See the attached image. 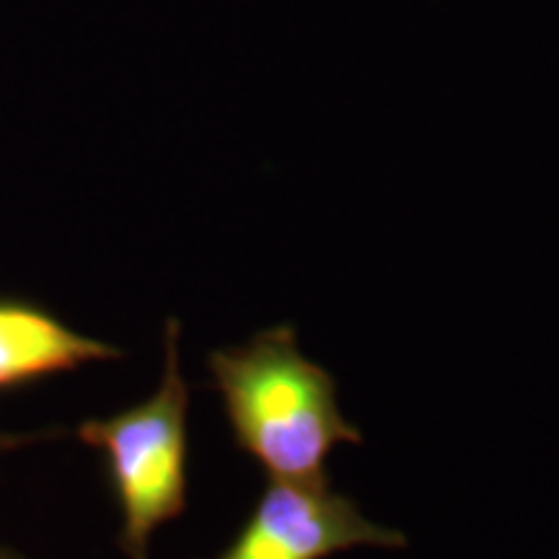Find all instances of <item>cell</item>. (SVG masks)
<instances>
[{"label":"cell","instance_id":"cell-6","mask_svg":"<svg viewBox=\"0 0 559 559\" xmlns=\"http://www.w3.org/2000/svg\"><path fill=\"white\" fill-rule=\"evenodd\" d=\"M0 559H24V557L16 555V551H11V549H0Z\"/></svg>","mask_w":559,"mask_h":559},{"label":"cell","instance_id":"cell-4","mask_svg":"<svg viewBox=\"0 0 559 559\" xmlns=\"http://www.w3.org/2000/svg\"><path fill=\"white\" fill-rule=\"evenodd\" d=\"M120 358L122 349L70 330L50 311L19 298H0V391Z\"/></svg>","mask_w":559,"mask_h":559},{"label":"cell","instance_id":"cell-2","mask_svg":"<svg viewBox=\"0 0 559 559\" xmlns=\"http://www.w3.org/2000/svg\"><path fill=\"white\" fill-rule=\"evenodd\" d=\"M190 386L179 366V321H166L164 373L135 407L88 419L79 438L102 451L120 508V547L128 559H151V539L187 510L190 485Z\"/></svg>","mask_w":559,"mask_h":559},{"label":"cell","instance_id":"cell-5","mask_svg":"<svg viewBox=\"0 0 559 559\" xmlns=\"http://www.w3.org/2000/svg\"><path fill=\"white\" fill-rule=\"evenodd\" d=\"M41 438L39 432H34V436H16V432H0V453H9V451H16L21 445H26L29 440H37Z\"/></svg>","mask_w":559,"mask_h":559},{"label":"cell","instance_id":"cell-1","mask_svg":"<svg viewBox=\"0 0 559 559\" xmlns=\"http://www.w3.org/2000/svg\"><path fill=\"white\" fill-rule=\"evenodd\" d=\"M236 449L260 461L272 479H326L337 445L362 443L342 415L334 376L300 353L293 326H270L249 342L210 353Z\"/></svg>","mask_w":559,"mask_h":559},{"label":"cell","instance_id":"cell-3","mask_svg":"<svg viewBox=\"0 0 559 559\" xmlns=\"http://www.w3.org/2000/svg\"><path fill=\"white\" fill-rule=\"evenodd\" d=\"M402 531L379 526L326 479H270L218 559H326L358 547L400 549Z\"/></svg>","mask_w":559,"mask_h":559}]
</instances>
